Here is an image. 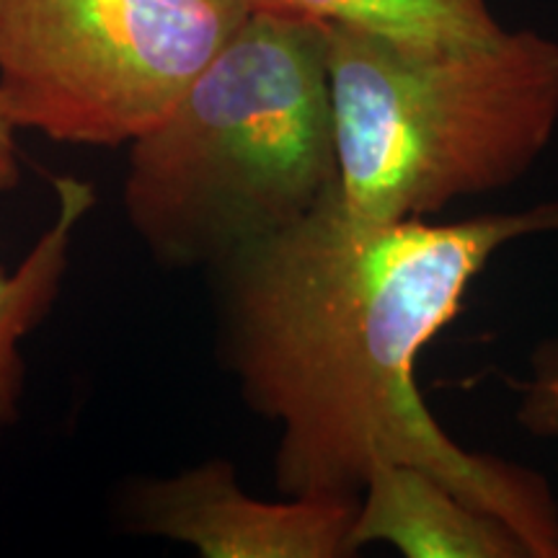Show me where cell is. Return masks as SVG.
<instances>
[{"mask_svg":"<svg viewBox=\"0 0 558 558\" xmlns=\"http://www.w3.org/2000/svg\"><path fill=\"white\" fill-rule=\"evenodd\" d=\"M246 5L409 45H471L501 32L488 0H246Z\"/></svg>","mask_w":558,"mask_h":558,"instance_id":"ba28073f","label":"cell"},{"mask_svg":"<svg viewBox=\"0 0 558 558\" xmlns=\"http://www.w3.org/2000/svg\"><path fill=\"white\" fill-rule=\"evenodd\" d=\"M331 197L360 220H414L518 181L558 124V41L533 29L409 45L326 26Z\"/></svg>","mask_w":558,"mask_h":558,"instance_id":"3957f363","label":"cell"},{"mask_svg":"<svg viewBox=\"0 0 558 558\" xmlns=\"http://www.w3.org/2000/svg\"><path fill=\"white\" fill-rule=\"evenodd\" d=\"M52 222L16 269H0V439L19 418L24 393L21 344L52 311L68 275L73 235L96 202L94 186L75 177H52Z\"/></svg>","mask_w":558,"mask_h":558,"instance_id":"52a82bcc","label":"cell"},{"mask_svg":"<svg viewBox=\"0 0 558 558\" xmlns=\"http://www.w3.org/2000/svg\"><path fill=\"white\" fill-rule=\"evenodd\" d=\"M518 393L520 427L535 437H558V337L535 347Z\"/></svg>","mask_w":558,"mask_h":558,"instance_id":"9c48e42d","label":"cell"},{"mask_svg":"<svg viewBox=\"0 0 558 558\" xmlns=\"http://www.w3.org/2000/svg\"><path fill=\"white\" fill-rule=\"evenodd\" d=\"M369 543H388L409 558H530L507 522L409 463H380L367 476L349 550Z\"/></svg>","mask_w":558,"mask_h":558,"instance_id":"8992f818","label":"cell"},{"mask_svg":"<svg viewBox=\"0 0 558 558\" xmlns=\"http://www.w3.org/2000/svg\"><path fill=\"white\" fill-rule=\"evenodd\" d=\"M326 26L248 11L169 114L130 143L122 205L163 267L218 269L333 190Z\"/></svg>","mask_w":558,"mask_h":558,"instance_id":"7a4b0ae2","label":"cell"},{"mask_svg":"<svg viewBox=\"0 0 558 558\" xmlns=\"http://www.w3.org/2000/svg\"><path fill=\"white\" fill-rule=\"evenodd\" d=\"M19 128L11 120L9 107L0 96V192L16 190L21 181V158L16 143Z\"/></svg>","mask_w":558,"mask_h":558,"instance_id":"30bf717a","label":"cell"},{"mask_svg":"<svg viewBox=\"0 0 558 558\" xmlns=\"http://www.w3.org/2000/svg\"><path fill=\"white\" fill-rule=\"evenodd\" d=\"M558 233V199L458 222L360 220L331 192L305 218L220 264L226 365L279 427L284 497H354L380 463L427 471L558 558V501L512 460L471 452L439 427L416 383L422 349L463 308L492 256Z\"/></svg>","mask_w":558,"mask_h":558,"instance_id":"6da1fadb","label":"cell"},{"mask_svg":"<svg viewBox=\"0 0 558 558\" xmlns=\"http://www.w3.org/2000/svg\"><path fill=\"white\" fill-rule=\"evenodd\" d=\"M354 497L264 501L239 486L230 460H205L177 476L143 481L128 512L140 533L184 543L205 558L349 556Z\"/></svg>","mask_w":558,"mask_h":558,"instance_id":"5b68a950","label":"cell"},{"mask_svg":"<svg viewBox=\"0 0 558 558\" xmlns=\"http://www.w3.org/2000/svg\"><path fill=\"white\" fill-rule=\"evenodd\" d=\"M248 11L246 0H0V96L19 130L130 145Z\"/></svg>","mask_w":558,"mask_h":558,"instance_id":"277c9868","label":"cell"}]
</instances>
